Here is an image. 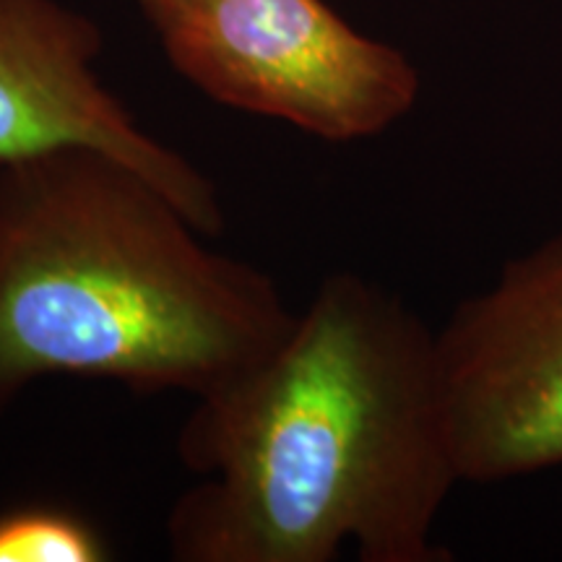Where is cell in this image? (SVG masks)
Listing matches in <instances>:
<instances>
[{
	"mask_svg": "<svg viewBox=\"0 0 562 562\" xmlns=\"http://www.w3.org/2000/svg\"><path fill=\"white\" fill-rule=\"evenodd\" d=\"M102 32L58 0H0V170L66 146L128 161L220 237L214 182L172 146L140 128L97 70Z\"/></svg>",
	"mask_w": 562,
	"mask_h": 562,
	"instance_id": "obj_5",
	"label": "cell"
},
{
	"mask_svg": "<svg viewBox=\"0 0 562 562\" xmlns=\"http://www.w3.org/2000/svg\"><path fill=\"white\" fill-rule=\"evenodd\" d=\"M435 351L461 482L562 467V229L461 300Z\"/></svg>",
	"mask_w": 562,
	"mask_h": 562,
	"instance_id": "obj_4",
	"label": "cell"
},
{
	"mask_svg": "<svg viewBox=\"0 0 562 562\" xmlns=\"http://www.w3.org/2000/svg\"><path fill=\"white\" fill-rule=\"evenodd\" d=\"M104 533L60 505H26L0 513V562H102Z\"/></svg>",
	"mask_w": 562,
	"mask_h": 562,
	"instance_id": "obj_6",
	"label": "cell"
},
{
	"mask_svg": "<svg viewBox=\"0 0 562 562\" xmlns=\"http://www.w3.org/2000/svg\"><path fill=\"white\" fill-rule=\"evenodd\" d=\"M175 70L214 102L349 144L404 121L414 63L326 0H140Z\"/></svg>",
	"mask_w": 562,
	"mask_h": 562,
	"instance_id": "obj_3",
	"label": "cell"
},
{
	"mask_svg": "<svg viewBox=\"0 0 562 562\" xmlns=\"http://www.w3.org/2000/svg\"><path fill=\"white\" fill-rule=\"evenodd\" d=\"M178 456L201 480L167 516L180 562H442L461 482L435 331L351 271L321 281L277 347L195 398Z\"/></svg>",
	"mask_w": 562,
	"mask_h": 562,
	"instance_id": "obj_1",
	"label": "cell"
},
{
	"mask_svg": "<svg viewBox=\"0 0 562 562\" xmlns=\"http://www.w3.org/2000/svg\"><path fill=\"white\" fill-rule=\"evenodd\" d=\"M128 161L66 146L0 170V414L47 375L211 393L294 311Z\"/></svg>",
	"mask_w": 562,
	"mask_h": 562,
	"instance_id": "obj_2",
	"label": "cell"
}]
</instances>
